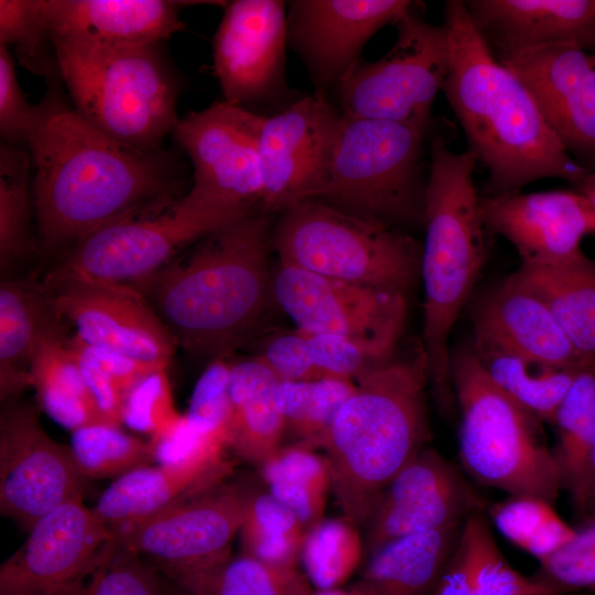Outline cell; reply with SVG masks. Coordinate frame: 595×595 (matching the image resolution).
<instances>
[{
  "mask_svg": "<svg viewBox=\"0 0 595 595\" xmlns=\"http://www.w3.org/2000/svg\"><path fill=\"white\" fill-rule=\"evenodd\" d=\"M42 106L28 149L36 227L45 246L72 248L107 224L162 210L182 197L176 162L162 149L122 143L52 94Z\"/></svg>",
  "mask_w": 595,
  "mask_h": 595,
  "instance_id": "6da1fadb",
  "label": "cell"
},
{
  "mask_svg": "<svg viewBox=\"0 0 595 595\" xmlns=\"http://www.w3.org/2000/svg\"><path fill=\"white\" fill-rule=\"evenodd\" d=\"M273 225L264 214L232 221L131 285L176 346L225 358L261 332L277 305L269 266Z\"/></svg>",
  "mask_w": 595,
  "mask_h": 595,
  "instance_id": "7a4b0ae2",
  "label": "cell"
},
{
  "mask_svg": "<svg viewBox=\"0 0 595 595\" xmlns=\"http://www.w3.org/2000/svg\"><path fill=\"white\" fill-rule=\"evenodd\" d=\"M450 67L443 93L470 151L488 171L483 196L556 177L577 186L589 172L565 150L524 84L495 56L464 1L444 4Z\"/></svg>",
  "mask_w": 595,
  "mask_h": 595,
  "instance_id": "3957f363",
  "label": "cell"
},
{
  "mask_svg": "<svg viewBox=\"0 0 595 595\" xmlns=\"http://www.w3.org/2000/svg\"><path fill=\"white\" fill-rule=\"evenodd\" d=\"M355 382L323 448L344 517L363 526L382 490L431 440L421 348L391 356Z\"/></svg>",
  "mask_w": 595,
  "mask_h": 595,
  "instance_id": "277c9868",
  "label": "cell"
},
{
  "mask_svg": "<svg viewBox=\"0 0 595 595\" xmlns=\"http://www.w3.org/2000/svg\"><path fill=\"white\" fill-rule=\"evenodd\" d=\"M476 163L470 151L455 152L442 134L432 136L420 269L424 290L420 348L432 393L448 416L456 408L448 338L487 255V229L473 181Z\"/></svg>",
  "mask_w": 595,
  "mask_h": 595,
  "instance_id": "5b68a950",
  "label": "cell"
},
{
  "mask_svg": "<svg viewBox=\"0 0 595 595\" xmlns=\"http://www.w3.org/2000/svg\"><path fill=\"white\" fill-rule=\"evenodd\" d=\"M53 44L61 80L86 121L128 145L161 149L178 120V83L159 45Z\"/></svg>",
  "mask_w": 595,
  "mask_h": 595,
  "instance_id": "8992f818",
  "label": "cell"
},
{
  "mask_svg": "<svg viewBox=\"0 0 595 595\" xmlns=\"http://www.w3.org/2000/svg\"><path fill=\"white\" fill-rule=\"evenodd\" d=\"M451 374L463 469L508 496L531 495L554 504L562 488L544 422L495 386L472 348L451 358Z\"/></svg>",
  "mask_w": 595,
  "mask_h": 595,
  "instance_id": "52a82bcc",
  "label": "cell"
},
{
  "mask_svg": "<svg viewBox=\"0 0 595 595\" xmlns=\"http://www.w3.org/2000/svg\"><path fill=\"white\" fill-rule=\"evenodd\" d=\"M328 184L316 199L407 234L424 227L431 130L343 116Z\"/></svg>",
  "mask_w": 595,
  "mask_h": 595,
  "instance_id": "ba28073f",
  "label": "cell"
},
{
  "mask_svg": "<svg viewBox=\"0 0 595 595\" xmlns=\"http://www.w3.org/2000/svg\"><path fill=\"white\" fill-rule=\"evenodd\" d=\"M271 246L281 263L404 295L420 277L422 245L412 235L320 199L280 214Z\"/></svg>",
  "mask_w": 595,
  "mask_h": 595,
  "instance_id": "9c48e42d",
  "label": "cell"
},
{
  "mask_svg": "<svg viewBox=\"0 0 595 595\" xmlns=\"http://www.w3.org/2000/svg\"><path fill=\"white\" fill-rule=\"evenodd\" d=\"M261 118L221 100L178 119L172 130L193 166V184L183 197L217 228L264 214L257 148Z\"/></svg>",
  "mask_w": 595,
  "mask_h": 595,
  "instance_id": "30bf717a",
  "label": "cell"
},
{
  "mask_svg": "<svg viewBox=\"0 0 595 595\" xmlns=\"http://www.w3.org/2000/svg\"><path fill=\"white\" fill-rule=\"evenodd\" d=\"M394 28L397 39L383 56L360 60L338 83L340 113L431 130L432 107L450 67L447 30L443 23L422 20L415 11Z\"/></svg>",
  "mask_w": 595,
  "mask_h": 595,
  "instance_id": "8fae6325",
  "label": "cell"
},
{
  "mask_svg": "<svg viewBox=\"0 0 595 595\" xmlns=\"http://www.w3.org/2000/svg\"><path fill=\"white\" fill-rule=\"evenodd\" d=\"M273 294L280 307L304 334H335L363 345L387 360L401 336L405 295L324 277L279 262Z\"/></svg>",
  "mask_w": 595,
  "mask_h": 595,
  "instance_id": "7c38bea8",
  "label": "cell"
},
{
  "mask_svg": "<svg viewBox=\"0 0 595 595\" xmlns=\"http://www.w3.org/2000/svg\"><path fill=\"white\" fill-rule=\"evenodd\" d=\"M342 119L325 94L318 91L262 116L257 148L266 215H280L324 193Z\"/></svg>",
  "mask_w": 595,
  "mask_h": 595,
  "instance_id": "4fadbf2b",
  "label": "cell"
},
{
  "mask_svg": "<svg viewBox=\"0 0 595 595\" xmlns=\"http://www.w3.org/2000/svg\"><path fill=\"white\" fill-rule=\"evenodd\" d=\"M215 230L182 196L162 210L121 218L90 232L46 279L134 285Z\"/></svg>",
  "mask_w": 595,
  "mask_h": 595,
  "instance_id": "5bb4252c",
  "label": "cell"
},
{
  "mask_svg": "<svg viewBox=\"0 0 595 595\" xmlns=\"http://www.w3.org/2000/svg\"><path fill=\"white\" fill-rule=\"evenodd\" d=\"M251 493L235 486L178 501L147 519L111 529L127 550L150 558L176 583L230 559Z\"/></svg>",
  "mask_w": 595,
  "mask_h": 595,
  "instance_id": "9a60e30c",
  "label": "cell"
},
{
  "mask_svg": "<svg viewBox=\"0 0 595 595\" xmlns=\"http://www.w3.org/2000/svg\"><path fill=\"white\" fill-rule=\"evenodd\" d=\"M213 39V68L224 101L256 107L292 102L285 74L286 2L234 0Z\"/></svg>",
  "mask_w": 595,
  "mask_h": 595,
  "instance_id": "2e32d148",
  "label": "cell"
},
{
  "mask_svg": "<svg viewBox=\"0 0 595 595\" xmlns=\"http://www.w3.org/2000/svg\"><path fill=\"white\" fill-rule=\"evenodd\" d=\"M69 446L54 441L37 412L10 404L0 418V510L29 531L43 516L82 496Z\"/></svg>",
  "mask_w": 595,
  "mask_h": 595,
  "instance_id": "e0dca14e",
  "label": "cell"
},
{
  "mask_svg": "<svg viewBox=\"0 0 595 595\" xmlns=\"http://www.w3.org/2000/svg\"><path fill=\"white\" fill-rule=\"evenodd\" d=\"M44 288L58 318L72 323L82 342L152 367H169L177 346L133 286L67 278L46 279Z\"/></svg>",
  "mask_w": 595,
  "mask_h": 595,
  "instance_id": "ac0fdd59",
  "label": "cell"
},
{
  "mask_svg": "<svg viewBox=\"0 0 595 595\" xmlns=\"http://www.w3.org/2000/svg\"><path fill=\"white\" fill-rule=\"evenodd\" d=\"M485 502L464 475L436 450L425 446L391 479L363 527L365 559L409 534L462 524Z\"/></svg>",
  "mask_w": 595,
  "mask_h": 595,
  "instance_id": "d6986e66",
  "label": "cell"
},
{
  "mask_svg": "<svg viewBox=\"0 0 595 595\" xmlns=\"http://www.w3.org/2000/svg\"><path fill=\"white\" fill-rule=\"evenodd\" d=\"M410 0H292L286 2V40L315 87H337L360 61L370 40L415 11Z\"/></svg>",
  "mask_w": 595,
  "mask_h": 595,
  "instance_id": "ffe728a7",
  "label": "cell"
},
{
  "mask_svg": "<svg viewBox=\"0 0 595 595\" xmlns=\"http://www.w3.org/2000/svg\"><path fill=\"white\" fill-rule=\"evenodd\" d=\"M495 56L524 84L569 154L595 170V56L572 43Z\"/></svg>",
  "mask_w": 595,
  "mask_h": 595,
  "instance_id": "44dd1931",
  "label": "cell"
},
{
  "mask_svg": "<svg viewBox=\"0 0 595 595\" xmlns=\"http://www.w3.org/2000/svg\"><path fill=\"white\" fill-rule=\"evenodd\" d=\"M113 538L83 498L39 519L0 566V595H61L80 583Z\"/></svg>",
  "mask_w": 595,
  "mask_h": 595,
  "instance_id": "7402d4cb",
  "label": "cell"
},
{
  "mask_svg": "<svg viewBox=\"0 0 595 595\" xmlns=\"http://www.w3.org/2000/svg\"><path fill=\"white\" fill-rule=\"evenodd\" d=\"M479 210L486 229L507 239L521 264L578 260L585 256L583 238L593 234L591 207L577 190L480 195Z\"/></svg>",
  "mask_w": 595,
  "mask_h": 595,
  "instance_id": "603a6c76",
  "label": "cell"
},
{
  "mask_svg": "<svg viewBox=\"0 0 595 595\" xmlns=\"http://www.w3.org/2000/svg\"><path fill=\"white\" fill-rule=\"evenodd\" d=\"M474 351H494L559 368L594 361L580 354L548 305L510 277L488 290L473 311Z\"/></svg>",
  "mask_w": 595,
  "mask_h": 595,
  "instance_id": "cb8c5ba5",
  "label": "cell"
},
{
  "mask_svg": "<svg viewBox=\"0 0 595 595\" xmlns=\"http://www.w3.org/2000/svg\"><path fill=\"white\" fill-rule=\"evenodd\" d=\"M224 1L42 0L53 41L105 47L160 45L183 30L180 12Z\"/></svg>",
  "mask_w": 595,
  "mask_h": 595,
  "instance_id": "d4e9b609",
  "label": "cell"
},
{
  "mask_svg": "<svg viewBox=\"0 0 595 595\" xmlns=\"http://www.w3.org/2000/svg\"><path fill=\"white\" fill-rule=\"evenodd\" d=\"M477 31L495 55L556 43L595 52V0H467Z\"/></svg>",
  "mask_w": 595,
  "mask_h": 595,
  "instance_id": "484cf974",
  "label": "cell"
},
{
  "mask_svg": "<svg viewBox=\"0 0 595 595\" xmlns=\"http://www.w3.org/2000/svg\"><path fill=\"white\" fill-rule=\"evenodd\" d=\"M228 465L160 464L118 477L93 509L110 530L141 521L172 505L204 494L227 473Z\"/></svg>",
  "mask_w": 595,
  "mask_h": 595,
  "instance_id": "4316f807",
  "label": "cell"
},
{
  "mask_svg": "<svg viewBox=\"0 0 595 595\" xmlns=\"http://www.w3.org/2000/svg\"><path fill=\"white\" fill-rule=\"evenodd\" d=\"M462 524L394 539L365 561L357 595H433L458 544Z\"/></svg>",
  "mask_w": 595,
  "mask_h": 595,
  "instance_id": "83f0119b",
  "label": "cell"
},
{
  "mask_svg": "<svg viewBox=\"0 0 595 595\" xmlns=\"http://www.w3.org/2000/svg\"><path fill=\"white\" fill-rule=\"evenodd\" d=\"M280 382L257 357L231 365L229 447L256 466L282 446L285 425L275 401Z\"/></svg>",
  "mask_w": 595,
  "mask_h": 595,
  "instance_id": "f1b7e54d",
  "label": "cell"
},
{
  "mask_svg": "<svg viewBox=\"0 0 595 595\" xmlns=\"http://www.w3.org/2000/svg\"><path fill=\"white\" fill-rule=\"evenodd\" d=\"M45 288L3 280L0 284V394L8 400L32 386L31 363L40 336L57 322Z\"/></svg>",
  "mask_w": 595,
  "mask_h": 595,
  "instance_id": "f546056e",
  "label": "cell"
},
{
  "mask_svg": "<svg viewBox=\"0 0 595 595\" xmlns=\"http://www.w3.org/2000/svg\"><path fill=\"white\" fill-rule=\"evenodd\" d=\"M509 277L539 296L576 350L595 361V260L520 264Z\"/></svg>",
  "mask_w": 595,
  "mask_h": 595,
  "instance_id": "4dcf8cb0",
  "label": "cell"
},
{
  "mask_svg": "<svg viewBox=\"0 0 595 595\" xmlns=\"http://www.w3.org/2000/svg\"><path fill=\"white\" fill-rule=\"evenodd\" d=\"M306 528L298 516L269 491L251 493L239 530L242 554L273 572L290 595H311L300 571Z\"/></svg>",
  "mask_w": 595,
  "mask_h": 595,
  "instance_id": "1f68e13d",
  "label": "cell"
},
{
  "mask_svg": "<svg viewBox=\"0 0 595 595\" xmlns=\"http://www.w3.org/2000/svg\"><path fill=\"white\" fill-rule=\"evenodd\" d=\"M31 377L39 404L62 426L73 432L86 425L106 424L57 322L45 329L36 343Z\"/></svg>",
  "mask_w": 595,
  "mask_h": 595,
  "instance_id": "d6a6232c",
  "label": "cell"
},
{
  "mask_svg": "<svg viewBox=\"0 0 595 595\" xmlns=\"http://www.w3.org/2000/svg\"><path fill=\"white\" fill-rule=\"evenodd\" d=\"M551 424L556 431L552 450L561 488L570 495L577 510L595 447V361L578 371Z\"/></svg>",
  "mask_w": 595,
  "mask_h": 595,
  "instance_id": "836d02e7",
  "label": "cell"
},
{
  "mask_svg": "<svg viewBox=\"0 0 595 595\" xmlns=\"http://www.w3.org/2000/svg\"><path fill=\"white\" fill-rule=\"evenodd\" d=\"M268 491L309 529L324 518L332 487L326 457L302 444L281 446L260 466Z\"/></svg>",
  "mask_w": 595,
  "mask_h": 595,
  "instance_id": "e575fe53",
  "label": "cell"
},
{
  "mask_svg": "<svg viewBox=\"0 0 595 595\" xmlns=\"http://www.w3.org/2000/svg\"><path fill=\"white\" fill-rule=\"evenodd\" d=\"M473 353L496 387L528 412L550 424L582 369L559 368L494 351Z\"/></svg>",
  "mask_w": 595,
  "mask_h": 595,
  "instance_id": "d590c367",
  "label": "cell"
},
{
  "mask_svg": "<svg viewBox=\"0 0 595 595\" xmlns=\"http://www.w3.org/2000/svg\"><path fill=\"white\" fill-rule=\"evenodd\" d=\"M484 511L465 519L458 541L474 595H561L540 576L527 577L509 564Z\"/></svg>",
  "mask_w": 595,
  "mask_h": 595,
  "instance_id": "8d00e7d4",
  "label": "cell"
},
{
  "mask_svg": "<svg viewBox=\"0 0 595 595\" xmlns=\"http://www.w3.org/2000/svg\"><path fill=\"white\" fill-rule=\"evenodd\" d=\"M355 388L354 381L333 378L280 382L275 401L285 431L299 444L323 447L337 412Z\"/></svg>",
  "mask_w": 595,
  "mask_h": 595,
  "instance_id": "74e56055",
  "label": "cell"
},
{
  "mask_svg": "<svg viewBox=\"0 0 595 595\" xmlns=\"http://www.w3.org/2000/svg\"><path fill=\"white\" fill-rule=\"evenodd\" d=\"M554 504L531 495H510L485 508L496 529L510 542L542 561L575 534V528L555 511Z\"/></svg>",
  "mask_w": 595,
  "mask_h": 595,
  "instance_id": "f35d334b",
  "label": "cell"
},
{
  "mask_svg": "<svg viewBox=\"0 0 595 595\" xmlns=\"http://www.w3.org/2000/svg\"><path fill=\"white\" fill-rule=\"evenodd\" d=\"M347 518H323L306 529L301 565L316 589L339 588L365 560L364 536Z\"/></svg>",
  "mask_w": 595,
  "mask_h": 595,
  "instance_id": "ab89813d",
  "label": "cell"
},
{
  "mask_svg": "<svg viewBox=\"0 0 595 595\" xmlns=\"http://www.w3.org/2000/svg\"><path fill=\"white\" fill-rule=\"evenodd\" d=\"M32 159L24 148L0 147V268L4 272L32 249Z\"/></svg>",
  "mask_w": 595,
  "mask_h": 595,
  "instance_id": "60d3db41",
  "label": "cell"
},
{
  "mask_svg": "<svg viewBox=\"0 0 595 595\" xmlns=\"http://www.w3.org/2000/svg\"><path fill=\"white\" fill-rule=\"evenodd\" d=\"M69 447L82 477H120L156 462L150 441L109 424H91L73 431Z\"/></svg>",
  "mask_w": 595,
  "mask_h": 595,
  "instance_id": "b9f144b4",
  "label": "cell"
},
{
  "mask_svg": "<svg viewBox=\"0 0 595 595\" xmlns=\"http://www.w3.org/2000/svg\"><path fill=\"white\" fill-rule=\"evenodd\" d=\"M0 44L13 47L34 74L48 80L60 77L42 0H0Z\"/></svg>",
  "mask_w": 595,
  "mask_h": 595,
  "instance_id": "7bdbcfd3",
  "label": "cell"
},
{
  "mask_svg": "<svg viewBox=\"0 0 595 595\" xmlns=\"http://www.w3.org/2000/svg\"><path fill=\"white\" fill-rule=\"evenodd\" d=\"M156 569L112 538L86 577L61 595H163Z\"/></svg>",
  "mask_w": 595,
  "mask_h": 595,
  "instance_id": "ee69618b",
  "label": "cell"
},
{
  "mask_svg": "<svg viewBox=\"0 0 595 595\" xmlns=\"http://www.w3.org/2000/svg\"><path fill=\"white\" fill-rule=\"evenodd\" d=\"M181 418L174 405L167 368L151 370L126 393L123 423L147 433L151 441L167 432Z\"/></svg>",
  "mask_w": 595,
  "mask_h": 595,
  "instance_id": "f6af8a7d",
  "label": "cell"
},
{
  "mask_svg": "<svg viewBox=\"0 0 595 595\" xmlns=\"http://www.w3.org/2000/svg\"><path fill=\"white\" fill-rule=\"evenodd\" d=\"M177 584L199 595H290L273 572L245 554Z\"/></svg>",
  "mask_w": 595,
  "mask_h": 595,
  "instance_id": "bcb514c9",
  "label": "cell"
},
{
  "mask_svg": "<svg viewBox=\"0 0 595 595\" xmlns=\"http://www.w3.org/2000/svg\"><path fill=\"white\" fill-rule=\"evenodd\" d=\"M538 576L561 593L575 589L595 592V517L583 520L564 547L540 561Z\"/></svg>",
  "mask_w": 595,
  "mask_h": 595,
  "instance_id": "7dc6e473",
  "label": "cell"
},
{
  "mask_svg": "<svg viewBox=\"0 0 595 595\" xmlns=\"http://www.w3.org/2000/svg\"><path fill=\"white\" fill-rule=\"evenodd\" d=\"M230 369L225 358L212 359L198 378L185 415L197 428L223 437L229 446Z\"/></svg>",
  "mask_w": 595,
  "mask_h": 595,
  "instance_id": "c3c4849f",
  "label": "cell"
},
{
  "mask_svg": "<svg viewBox=\"0 0 595 595\" xmlns=\"http://www.w3.org/2000/svg\"><path fill=\"white\" fill-rule=\"evenodd\" d=\"M42 113V102L39 106H32L25 99L19 86L13 57L9 48L0 44V134L2 143L29 148Z\"/></svg>",
  "mask_w": 595,
  "mask_h": 595,
  "instance_id": "681fc988",
  "label": "cell"
},
{
  "mask_svg": "<svg viewBox=\"0 0 595 595\" xmlns=\"http://www.w3.org/2000/svg\"><path fill=\"white\" fill-rule=\"evenodd\" d=\"M304 334V333H302ZM311 356L323 378L356 381L379 360L357 342L335 334H304Z\"/></svg>",
  "mask_w": 595,
  "mask_h": 595,
  "instance_id": "f907efd6",
  "label": "cell"
},
{
  "mask_svg": "<svg viewBox=\"0 0 595 595\" xmlns=\"http://www.w3.org/2000/svg\"><path fill=\"white\" fill-rule=\"evenodd\" d=\"M257 358L281 382L323 379L313 363L307 338L299 331L272 336Z\"/></svg>",
  "mask_w": 595,
  "mask_h": 595,
  "instance_id": "816d5d0a",
  "label": "cell"
},
{
  "mask_svg": "<svg viewBox=\"0 0 595 595\" xmlns=\"http://www.w3.org/2000/svg\"><path fill=\"white\" fill-rule=\"evenodd\" d=\"M69 347L77 360L85 385L104 422L119 426L123 423L125 391L88 353L84 343L73 336Z\"/></svg>",
  "mask_w": 595,
  "mask_h": 595,
  "instance_id": "f5cc1de1",
  "label": "cell"
},
{
  "mask_svg": "<svg viewBox=\"0 0 595 595\" xmlns=\"http://www.w3.org/2000/svg\"><path fill=\"white\" fill-rule=\"evenodd\" d=\"M433 595H474L458 544Z\"/></svg>",
  "mask_w": 595,
  "mask_h": 595,
  "instance_id": "db71d44e",
  "label": "cell"
},
{
  "mask_svg": "<svg viewBox=\"0 0 595 595\" xmlns=\"http://www.w3.org/2000/svg\"><path fill=\"white\" fill-rule=\"evenodd\" d=\"M576 512L583 520L595 517V447L587 464L582 500Z\"/></svg>",
  "mask_w": 595,
  "mask_h": 595,
  "instance_id": "11a10c76",
  "label": "cell"
},
{
  "mask_svg": "<svg viewBox=\"0 0 595 595\" xmlns=\"http://www.w3.org/2000/svg\"><path fill=\"white\" fill-rule=\"evenodd\" d=\"M588 202L593 216V235H595V170L589 171L583 181L576 186Z\"/></svg>",
  "mask_w": 595,
  "mask_h": 595,
  "instance_id": "9f6ffc18",
  "label": "cell"
},
{
  "mask_svg": "<svg viewBox=\"0 0 595 595\" xmlns=\"http://www.w3.org/2000/svg\"><path fill=\"white\" fill-rule=\"evenodd\" d=\"M163 595H199L180 584L176 582L169 580L166 583L164 582V589Z\"/></svg>",
  "mask_w": 595,
  "mask_h": 595,
  "instance_id": "6f0895ef",
  "label": "cell"
},
{
  "mask_svg": "<svg viewBox=\"0 0 595 595\" xmlns=\"http://www.w3.org/2000/svg\"><path fill=\"white\" fill-rule=\"evenodd\" d=\"M311 595H357L354 591L346 592L340 588L316 589Z\"/></svg>",
  "mask_w": 595,
  "mask_h": 595,
  "instance_id": "680465c9",
  "label": "cell"
},
{
  "mask_svg": "<svg viewBox=\"0 0 595 595\" xmlns=\"http://www.w3.org/2000/svg\"><path fill=\"white\" fill-rule=\"evenodd\" d=\"M593 55L595 56V52L593 53Z\"/></svg>",
  "mask_w": 595,
  "mask_h": 595,
  "instance_id": "91938a15",
  "label": "cell"
}]
</instances>
